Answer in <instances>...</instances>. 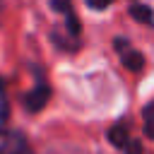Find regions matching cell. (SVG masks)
I'll return each instance as SVG.
<instances>
[{
	"label": "cell",
	"instance_id": "obj_1",
	"mask_svg": "<svg viewBox=\"0 0 154 154\" xmlns=\"http://www.w3.org/2000/svg\"><path fill=\"white\" fill-rule=\"evenodd\" d=\"M108 140H111V144H113V147L123 149L125 154H140V152H142L140 142L130 140V135H128V128H125L123 123H118V125H113V128L108 130Z\"/></svg>",
	"mask_w": 154,
	"mask_h": 154
},
{
	"label": "cell",
	"instance_id": "obj_2",
	"mask_svg": "<svg viewBox=\"0 0 154 154\" xmlns=\"http://www.w3.org/2000/svg\"><path fill=\"white\" fill-rule=\"evenodd\" d=\"M48 99H51V87H48V84H38V87H34V89L26 94V99H24L26 111H31V113L41 111V108L48 103Z\"/></svg>",
	"mask_w": 154,
	"mask_h": 154
},
{
	"label": "cell",
	"instance_id": "obj_3",
	"mask_svg": "<svg viewBox=\"0 0 154 154\" xmlns=\"http://www.w3.org/2000/svg\"><path fill=\"white\" fill-rule=\"evenodd\" d=\"M120 60H123V65H125L130 72H140V70L144 67V58H142V53L132 51L130 46L120 51Z\"/></svg>",
	"mask_w": 154,
	"mask_h": 154
},
{
	"label": "cell",
	"instance_id": "obj_4",
	"mask_svg": "<svg viewBox=\"0 0 154 154\" xmlns=\"http://www.w3.org/2000/svg\"><path fill=\"white\" fill-rule=\"evenodd\" d=\"M130 14H132V19H137L142 24H154V14H152V10L147 5H132Z\"/></svg>",
	"mask_w": 154,
	"mask_h": 154
},
{
	"label": "cell",
	"instance_id": "obj_5",
	"mask_svg": "<svg viewBox=\"0 0 154 154\" xmlns=\"http://www.w3.org/2000/svg\"><path fill=\"white\" fill-rule=\"evenodd\" d=\"M65 22H67V31H70L72 36H77V34H79V19L75 17V12H67V14H65Z\"/></svg>",
	"mask_w": 154,
	"mask_h": 154
},
{
	"label": "cell",
	"instance_id": "obj_6",
	"mask_svg": "<svg viewBox=\"0 0 154 154\" xmlns=\"http://www.w3.org/2000/svg\"><path fill=\"white\" fill-rule=\"evenodd\" d=\"M51 5H53V10L60 12V14L72 12V2H70V0H51Z\"/></svg>",
	"mask_w": 154,
	"mask_h": 154
},
{
	"label": "cell",
	"instance_id": "obj_7",
	"mask_svg": "<svg viewBox=\"0 0 154 154\" xmlns=\"http://www.w3.org/2000/svg\"><path fill=\"white\" fill-rule=\"evenodd\" d=\"M5 118H7V99H5V91L0 84V128L5 125Z\"/></svg>",
	"mask_w": 154,
	"mask_h": 154
},
{
	"label": "cell",
	"instance_id": "obj_8",
	"mask_svg": "<svg viewBox=\"0 0 154 154\" xmlns=\"http://www.w3.org/2000/svg\"><path fill=\"white\" fill-rule=\"evenodd\" d=\"M144 123H154V101L144 106Z\"/></svg>",
	"mask_w": 154,
	"mask_h": 154
},
{
	"label": "cell",
	"instance_id": "obj_9",
	"mask_svg": "<svg viewBox=\"0 0 154 154\" xmlns=\"http://www.w3.org/2000/svg\"><path fill=\"white\" fill-rule=\"evenodd\" d=\"M91 7H96V10H101V7H106V5H111L113 0H87Z\"/></svg>",
	"mask_w": 154,
	"mask_h": 154
},
{
	"label": "cell",
	"instance_id": "obj_10",
	"mask_svg": "<svg viewBox=\"0 0 154 154\" xmlns=\"http://www.w3.org/2000/svg\"><path fill=\"white\" fill-rule=\"evenodd\" d=\"M152 140H154V137H152Z\"/></svg>",
	"mask_w": 154,
	"mask_h": 154
}]
</instances>
